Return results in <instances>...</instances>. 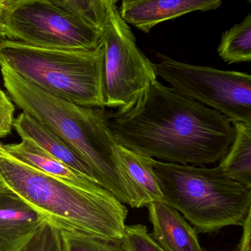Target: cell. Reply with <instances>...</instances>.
Wrapping results in <instances>:
<instances>
[{
  "label": "cell",
  "instance_id": "cell-1",
  "mask_svg": "<svg viewBox=\"0 0 251 251\" xmlns=\"http://www.w3.org/2000/svg\"><path fill=\"white\" fill-rule=\"evenodd\" d=\"M108 124L118 143L135 153L195 166L221 160L235 133L228 117L158 79L129 110L110 112Z\"/></svg>",
  "mask_w": 251,
  "mask_h": 251
},
{
  "label": "cell",
  "instance_id": "cell-2",
  "mask_svg": "<svg viewBox=\"0 0 251 251\" xmlns=\"http://www.w3.org/2000/svg\"><path fill=\"white\" fill-rule=\"evenodd\" d=\"M0 71L15 105L61 137L91 167L101 187L124 204L141 208L135 186L121 161L119 143L108 124L110 112L52 95L3 65Z\"/></svg>",
  "mask_w": 251,
  "mask_h": 251
},
{
  "label": "cell",
  "instance_id": "cell-3",
  "mask_svg": "<svg viewBox=\"0 0 251 251\" xmlns=\"http://www.w3.org/2000/svg\"><path fill=\"white\" fill-rule=\"evenodd\" d=\"M0 188L13 192L59 230L120 243L128 211L97 183L77 185L32 168L0 143Z\"/></svg>",
  "mask_w": 251,
  "mask_h": 251
},
{
  "label": "cell",
  "instance_id": "cell-4",
  "mask_svg": "<svg viewBox=\"0 0 251 251\" xmlns=\"http://www.w3.org/2000/svg\"><path fill=\"white\" fill-rule=\"evenodd\" d=\"M162 202L176 209L197 232L242 226L251 211V188L215 168L152 159Z\"/></svg>",
  "mask_w": 251,
  "mask_h": 251
},
{
  "label": "cell",
  "instance_id": "cell-5",
  "mask_svg": "<svg viewBox=\"0 0 251 251\" xmlns=\"http://www.w3.org/2000/svg\"><path fill=\"white\" fill-rule=\"evenodd\" d=\"M0 65L52 95L80 106H105L103 43L92 50H56L5 39Z\"/></svg>",
  "mask_w": 251,
  "mask_h": 251
},
{
  "label": "cell",
  "instance_id": "cell-6",
  "mask_svg": "<svg viewBox=\"0 0 251 251\" xmlns=\"http://www.w3.org/2000/svg\"><path fill=\"white\" fill-rule=\"evenodd\" d=\"M156 76L175 91L228 117L251 125V76L243 72L189 64L157 54Z\"/></svg>",
  "mask_w": 251,
  "mask_h": 251
},
{
  "label": "cell",
  "instance_id": "cell-7",
  "mask_svg": "<svg viewBox=\"0 0 251 251\" xmlns=\"http://www.w3.org/2000/svg\"><path fill=\"white\" fill-rule=\"evenodd\" d=\"M104 48L105 106L125 113L134 107L157 79L153 64L138 48L117 7L101 30Z\"/></svg>",
  "mask_w": 251,
  "mask_h": 251
},
{
  "label": "cell",
  "instance_id": "cell-8",
  "mask_svg": "<svg viewBox=\"0 0 251 251\" xmlns=\"http://www.w3.org/2000/svg\"><path fill=\"white\" fill-rule=\"evenodd\" d=\"M7 39L56 50H92L101 32L45 0H16L6 6Z\"/></svg>",
  "mask_w": 251,
  "mask_h": 251
},
{
  "label": "cell",
  "instance_id": "cell-9",
  "mask_svg": "<svg viewBox=\"0 0 251 251\" xmlns=\"http://www.w3.org/2000/svg\"><path fill=\"white\" fill-rule=\"evenodd\" d=\"M126 23L149 33L156 25L194 11L216 10L223 0H121Z\"/></svg>",
  "mask_w": 251,
  "mask_h": 251
},
{
  "label": "cell",
  "instance_id": "cell-10",
  "mask_svg": "<svg viewBox=\"0 0 251 251\" xmlns=\"http://www.w3.org/2000/svg\"><path fill=\"white\" fill-rule=\"evenodd\" d=\"M44 218L13 192L0 188V251H21Z\"/></svg>",
  "mask_w": 251,
  "mask_h": 251
},
{
  "label": "cell",
  "instance_id": "cell-11",
  "mask_svg": "<svg viewBox=\"0 0 251 251\" xmlns=\"http://www.w3.org/2000/svg\"><path fill=\"white\" fill-rule=\"evenodd\" d=\"M153 240L167 251H203L195 228L176 209L162 201L147 205Z\"/></svg>",
  "mask_w": 251,
  "mask_h": 251
},
{
  "label": "cell",
  "instance_id": "cell-12",
  "mask_svg": "<svg viewBox=\"0 0 251 251\" xmlns=\"http://www.w3.org/2000/svg\"><path fill=\"white\" fill-rule=\"evenodd\" d=\"M13 128L21 138L29 139L69 168L99 184L87 162L56 133L29 115L22 112L13 121Z\"/></svg>",
  "mask_w": 251,
  "mask_h": 251
},
{
  "label": "cell",
  "instance_id": "cell-13",
  "mask_svg": "<svg viewBox=\"0 0 251 251\" xmlns=\"http://www.w3.org/2000/svg\"><path fill=\"white\" fill-rule=\"evenodd\" d=\"M20 143L3 144L9 154L23 163L52 176L77 185H85L90 181L41 149L32 140L21 138Z\"/></svg>",
  "mask_w": 251,
  "mask_h": 251
},
{
  "label": "cell",
  "instance_id": "cell-14",
  "mask_svg": "<svg viewBox=\"0 0 251 251\" xmlns=\"http://www.w3.org/2000/svg\"><path fill=\"white\" fill-rule=\"evenodd\" d=\"M119 156L124 168L131 177L141 207L155 201H162L159 180L155 174L152 158L135 153L119 145Z\"/></svg>",
  "mask_w": 251,
  "mask_h": 251
},
{
  "label": "cell",
  "instance_id": "cell-15",
  "mask_svg": "<svg viewBox=\"0 0 251 251\" xmlns=\"http://www.w3.org/2000/svg\"><path fill=\"white\" fill-rule=\"evenodd\" d=\"M234 137L220 166L230 178L251 188V125L233 122Z\"/></svg>",
  "mask_w": 251,
  "mask_h": 251
},
{
  "label": "cell",
  "instance_id": "cell-16",
  "mask_svg": "<svg viewBox=\"0 0 251 251\" xmlns=\"http://www.w3.org/2000/svg\"><path fill=\"white\" fill-rule=\"evenodd\" d=\"M220 57L228 64L251 60V13L224 32L218 49Z\"/></svg>",
  "mask_w": 251,
  "mask_h": 251
},
{
  "label": "cell",
  "instance_id": "cell-17",
  "mask_svg": "<svg viewBox=\"0 0 251 251\" xmlns=\"http://www.w3.org/2000/svg\"><path fill=\"white\" fill-rule=\"evenodd\" d=\"M101 32L116 7L110 0H45Z\"/></svg>",
  "mask_w": 251,
  "mask_h": 251
},
{
  "label": "cell",
  "instance_id": "cell-18",
  "mask_svg": "<svg viewBox=\"0 0 251 251\" xmlns=\"http://www.w3.org/2000/svg\"><path fill=\"white\" fill-rule=\"evenodd\" d=\"M63 251H125L120 243L60 230Z\"/></svg>",
  "mask_w": 251,
  "mask_h": 251
},
{
  "label": "cell",
  "instance_id": "cell-19",
  "mask_svg": "<svg viewBox=\"0 0 251 251\" xmlns=\"http://www.w3.org/2000/svg\"><path fill=\"white\" fill-rule=\"evenodd\" d=\"M120 245L125 251H167L153 240L142 224L125 226Z\"/></svg>",
  "mask_w": 251,
  "mask_h": 251
},
{
  "label": "cell",
  "instance_id": "cell-20",
  "mask_svg": "<svg viewBox=\"0 0 251 251\" xmlns=\"http://www.w3.org/2000/svg\"><path fill=\"white\" fill-rule=\"evenodd\" d=\"M21 251H63L60 230L45 220Z\"/></svg>",
  "mask_w": 251,
  "mask_h": 251
},
{
  "label": "cell",
  "instance_id": "cell-21",
  "mask_svg": "<svg viewBox=\"0 0 251 251\" xmlns=\"http://www.w3.org/2000/svg\"><path fill=\"white\" fill-rule=\"evenodd\" d=\"M14 113V104L8 95L0 88V138H4L11 133Z\"/></svg>",
  "mask_w": 251,
  "mask_h": 251
},
{
  "label": "cell",
  "instance_id": "cell-22",
  "mask_svg": "<svg viewBox=\"0 0 251 251\" xmlns=\"http://www.w3.org/2000/svg\"><path fill=\"white\" fill-rule=\"evenodd\" d=\"M251 212L248 213L246 219L243 221V235L237 251H251Z\"/></svg>",
  "mask_w": 251,
  "mask_h": 251
},
{
  "label": "cell",
  "instance_id": "cell-23",
  "mask_svg": "<svg viewBox=\"0 0 251 251\" xmlns=\"http://www.w3.org/2000/svg\"><path fill=\"white\" fill-rule=\"evenodd\" d=\"M6 6L0 5V44L7 39L5 34V25H4V13H5Z\"/></svg>",
  "mask_w": 251,
  "mask_h": 251
},
{
  "label": "cell",
  "instance_id": "cell-24",
  "mask_svg": "<svg viewBox=\"0 0 251 251\" xmlns=\"http://www.w3.org/2000/svg\"><path fill=\"white\" fill-rule=\"evenodd\" d=\"M12 2V0H0V5H8Z\"/></svg>",
  "mask_w": 251,
  "mask_h": 251
},
{
  "label": "cell",
  "instance_id": "cell-25",
  "mask_svg": "<svg viewBox=\"0 0 251 251\" xmlns=\"http://www.w3.org/2000/svg\"><path fill=\"white\" fill-rule=\"evenodd\" d=\"M110 1H112L113 4H116V3L118 2L119 1H120V0H110Z\"/></svg>",
  "mask_w": 251,
  "mask_h": 251
},
{
  "label": "cell",
  "instance_id": "cell-26",
  "mask_svg": "<svg viewBox=\"0 0 251 251\" xmlns=\"http://www.w3.org/2000/svg\"><path fill=\"white\" fill-rule=\"evenodd\" d=\"M16 1V0H12V2H13V1Z\"/></svg>",
  "mask_w": 251,
  "mask_h": 251
}]
</instances>
